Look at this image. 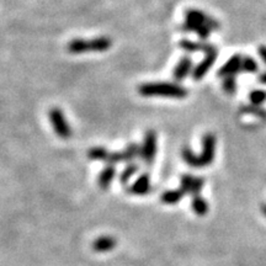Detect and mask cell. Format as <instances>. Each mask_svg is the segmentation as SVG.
Listing matches in <instances>:
<instances>
[{
  "label": "cell",
  "mask_w": 266,
  "mask_h": 266,
  "mask_svg": "<svg viewBox=\"0 0 266 266\" xmlns=\"http://www.w3.org/2000/svg\"><path fill=\"white\" fill-rule=\"evenodd\" d=\"M108 154L110 153H108L104 147H94V148L90 149L88 156L92 160H107Z\"/></svg>",
  "instance_id": "5bb4252c"
},
{
  "label": "cell",
  "mask_w": 266,
  "mask_h": 266,
  "mask_svg": "<svg viewBox=\"0 0 266 266\" xmlns=\"http://www.w3.org/2000/svg\"><path fill=\"white\" fill-rule=\"evenodd\" d=\"M217 57H218V50L213 51V52L205 54V58L197 64V66L193 68L192 71V78L195 82H198V80L203 79V77L210 72V69L212 68L214 62H216Z\"/></svg>",
  "instance_id": "8992f818"
},
{
  "label": "cell",
  "mask_w": 266,
  "mask_h": 266,
  "mask_svg": "<svg viewBox=\"0 0 266 266\" xmlns=\"http://www.w3.org/2000/svg\"><path fill=\"white\" fill-rule=\"evenodd\" d=\"M258 71H259V64H258V62L255 61L253 57H250V56L243 57L242 72L253 74V73H257Z\"/></svg>",
  "instance_id": "7c38bea8"
},
{
  "label": "cell",
  "mask_w": 266,
  "mask_h": 266,
  "mask_svg": "<svg viewBox=\"0 0 266 266\" xmlns=\"http://www.w3.org/2000/svg\"><path fill=\"white\" fill-rule=\"evenodd\" d=\"M48 118L52 123L53 131L62 139H69L72 137V127L67 121L63 111L59 107L51 108L48 112Z\"/></svg>",
  "instance_id": "3957f363"
},
{
  "label": "cell",
  "mask_w": 266,
  "mask_h": 266,
  "mask_svg": "<svg viewBox=\"0 0 266 266\" xmlns=\"http://www.w3.org/2000/svg\"><path fill=\"white\" fill-rule=\"evenodd\" d=\"M136 170H137L136 165H130V167H128L127 169L125 170V173L122 174V180H127L128 177H130L131 175H132L133 173L136 172Z\"/></svg>",
  "instance_id": "d6986e66"
},
{
  "label": "cell",
  "mask_w": 266,
  "mask_h": 266,
  "mask_svg": "<svg viewBox=\"0 0 266 266\" xmlns=\"http://www.w3.org/2000/svg\"><path fill=\"white\" fill-rule=\"evenodd\" d=\"M258 53H259L263 63H264L266 66V46H260V47L258 48Z\"/></svg>",
  "instance_id": "ffe728a7"
},
{
  "label": "cell",
  "mask_w": 266,
  "mask_h": 266,
  "mask_svg": "<svg viewBox=\"0 0 266 266\" xmlns=\"http://www.w3.org/2000/svg\"><path fill=\"white\" fill-rule=\"evenodd\" d=\"M193 71V64L191 57L184 56L180 58V61L177 62V64L175 66L174 72H173V78L175 82L180 83L182 82L190 73H192Z\"/></svg>",
  "instance_id": "9c48e42d"
},
{
  "label": "cell",
  "mask_w": 266,
  "mask_h": 266,
  "mask_svg": "<svg viewBox=\"0 0 266 266\" xmlns=\"http://www.w3.org/2000/svg\"><path fill=\"white\" fill-rule=\"evenodd\" d=\"M67 50L72 54H83L90 52L89 41L83 38H74L67 45Z\"/></svg>",
  "instance_id": "8fae6325"
},
{
  "label": "cell",
  "mask_w": 266,
  "mask_h": 266,
  "mask_svg": "<svg viewBox=\"0 0 266 266\" xmlns=\"http://www.w3.org/2000/svg\"><path fill=\"white\" fill-rule=\"evenodd\" d=\"M249 99L254 106H260L266 101V91L264 90H253L249 94Z\"/></svg>",
  "instance_id": "2e32d148"
},
{
  "label": "cell",
  "mask_w": 266,
  "mask_h": 266,
  "mask_svg": "<svg viewBox=\"0 0 266 266\" xmlns=\"http://www.w3.org/2000/svg\"><path fill=\"white\" fill-rule=\"evenodd\" d=\"M259 82L262 83V84H266V72H265V73L260 74V77H259Z\"/></svg>",
  "instance_id": "44dd1931"
},
{
  "label": "cell",
  "mask_w": 266,
  "mask_h": 266,
  "mask_svg": "<svg viewBox=\"0 0 266 266\" xmlns=\"http://www.w3.org/2000/svg\"><path fill=\"white\" fill-rule=\"evenodd\" d=\"M179 47L187 53L202 52L207 54L213 52V51H217V48L214 47L213 45H211V43L208 42H205V41H191L186 40V38L180 41Z\"/></svg>",
  "instance_id": "52a82bcc"
},
{
  "label": "cell",
  "mask_w": 266,
  "mask_h": 266,
  "mask_svg": "<svg viewBox=\"0 0 266 266\" xmlns=\"http://www.w3.org/2000/svg\"><path fill=\"white\" fill-rule=\"evenodd\" d=\"M218 28V21L203 12L202 10L187 9L185 11L184 24L181 25V30L184 32H192L197 35L201 40H207L211 32L217 31Z\"/></svg>",
  "instance_id": "6da1fadb"
},
{
  "label": "cell",
  "mask_w": 266,
  "mask_h": 266,
  "mask_svg": "<svg viewBox=\"0 0 266 266\" xmlns=\"http://www.w3.org/2000/svg\"><path fill=\"white\" fill-rule=\"evenodd\" d=\"M138 92L144 97L164 96L174 99H184L188 95L186 88L179 83H144L138 87Z\"/></svg>",
  "instance_id": "7a4b0ae2"
},
{
  "label": "cell",
  "mask_w": 266,
  "mask_h": 266,
  "mask_svg": "<svg viewBox=\"0 0 266 266\" xmlns=\"http://www.w3.org/2000/svg\"><path fill=\"white\" fill-rule=\"evenodd\" d=\"M216 151V137L213 133H206L202 137V152L198 156L200 165H207L212 163Z\"/></svg>",
  "instance_id": "5b68a950"
},
{
  "label": "cell",
  "mask_w": 266,
  "mask_h": 266,
  "mask_svg": "<svg viewBox=\"0 0 266 266\" xmlns=\"http://www.w3.org/2000/svg\"><path fill=\"white\" fill-rule=\"evenodd\" d=\"M242 61H243V56L240 54H234L232 56L223 66L219 68L218 73L217 76L219 78H226V77H231V76H237V74L242 72Z\"/></svg>",
  "instance_id": "ba28073f"
},
{
  "label": "cell",
  "mask_w": 266,
  "mask_h": 266,
  "mask_svg": "<svg viewBox=\"0 0 266 266\" xmlns=\"http://www.w3.org/2000/svg\"><path fill=\"white\" fill-rule=\"evenodd\" d=\"M89 46L90 52H106L112 46V40L106 36H100V37L89 40Z\"/></svg>",
  "instance_id": "30bf717a"
},
{
  "label": "cell",
  "mask_w": 266,
  "mask_h": 266,
  "mask_svg": "<svg viewBox=\"0 0 266 266\" xmlns=\"http://www.w3.org/2000/svg\"><path fill=\"white\" fill-rule=\"evenodd\" d=\"M243 111H245V112H248V113H257V115L262 116V117H266V113L262 110V108H259L258 106L244 107V110H243Z\"/></svg>",
  "instance_id": "ac0fdd59"
},
{
  "label": "cell",
  "mask_w": 266,
  "mask_h": 266,
  "mask_svg": "<svg viewBox=\"0 0 266 266\" xmlns=\"http://www.w3.org/2000/svg\"><path fill=\"white\" fill-rule=\"evenodd\" d=\"M222 88H223L224 92L229 95H233L237 91V76L226 77L222 80Z\"/></svg>",
  "instance_id": "4fadbf2b"
},
{
  "label": "cell",
  "mask_w": 266,
  "mask_h": 266,
  "mask_svg": "<svg viewBox=\"0 0 266 266\" xmlns=\"http://www.w3.org/2000/svg\"><path fill=\"white\" fill-rule=\"evenodd\" d=\"M157 153V133L154 131H147L144 134L143 143L141 147V157L148 164L154 160Z\"/></svg>",
  "instance_id": "277c9868"
},
{
  "label": "cell",
  "mask_w": 266,
  "mask_h": 266,
  "mask_svg": "<svg viewBox=\"0 0 266 266\" xmlns=\"http://www.w3.org/2000/svg\"><path fill=\"white\" fill-rule=\"evenodd\" d=\"M138 153H141V148H139L136 143H131L130 146L126 147L125 151L122 152L123 160H132L134 157L138 156Z\"/></svg>",
  "instance_id": "e0dca14e"
},
{
  "label": "cell",
  "mask_w": 266,
  "mask_h": 266,
  "mask_svg": "<svg viewBox=\"0 0 266 266\" xmlns=\"http://www.w3.org/2000/svg\"><path fill=\"white\" fill-rule=\"evenodd\" d=\"M182 158H184L187 164L192 165V167H201L198 156H196L188 147H184V148H182Z\"/></svg>",
  "instance_id": "9a60e30c"
}]
</instances>
